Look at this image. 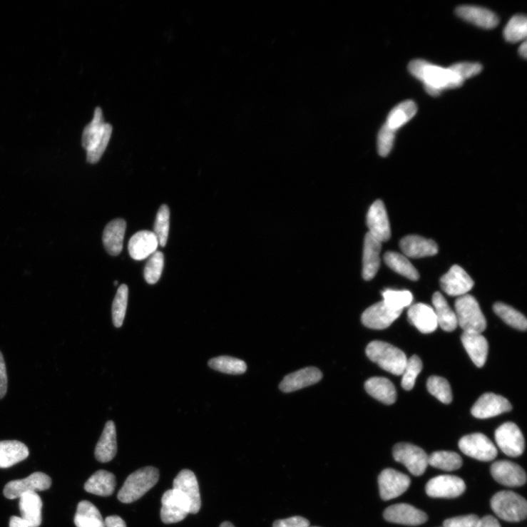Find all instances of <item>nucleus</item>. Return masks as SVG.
Wrapping results in <instances>:
<instances>
[{
	"instance_id": "obj_1",
	"label": "nucleus",
	"mask_w": 527,
	"mask_h": 527,
	"mask_svg": "<svg viewBox=\"0 0 527 527\" xmlns=\"http://www.w3.org/2000/svg\"><path fill=\"white\" fill-rule=\"evenodd\" d=\"M113 133V127L106 123L102 110L96 108L93 121L82 134V146L87 151V160L96 163L101 158Z\"/></svg>"
},
{
	"instance_id": "obj_2",
	"label": "nucleus",
	"mask_w": 527,
	"mask_h": 527,
	"mask_svg": "<svg viewBox=\"0 0 527 527\" xmlns=\"http://www.w3.org/2000/svg\"><path fill=\"white\" fill-rule=\"evenodd\" d=\"M368 357L380 368L396 376L402 375L407 362L405 353L384 342H371L366 350Z\"/></svg>"
},
{
	"instance_id": "obj_3",
	"label": "nucleus",
	"mask_w": 527,
	"mask_h": 527,
	"mask_svg": "<svg viewBox=\"0 0 527 527\" xmlns=\"http://www.w3.org/2000/svg\"><path fill=\"white\" fill-rule=\"evenodd\" d=\"M159 471L153 466L140 469L126 479L118 498L123 503H131L143 497L158 481Z\"/></svg>"
},
{
	"instance_id": "obj_4",
	"label": "nucleus",
	"mask_w": 527,
	"mask_h": 527,
	"mask_svg": "<svg viewBox=\"0 0 527 527\" xmlns=\"http://www.w3.org/2000/svg\"><path fill=\"white\" fill-rule=\"evenodd\" d=\"M458 324L464 332L482 334L487 327L486 319L476 299L469 295L459 297L455 302Z\"/></svg>"
},
{
	"instance_id": "obj_5",
	"label": "nucleus",
	"mask_w": 527,
	"mask_h": 527,
	"mask_svg": "<svg viewBox=\"0 0 527 527\" xmlns=\"http://www.w3.org/2000/svg\"><path fill=\"white\" fill-rule=\"evenodd\" d=\"M491 507L498 518L508 522H519L526 518V499L513 491L497 492L491 498Z\"/></svg>"
},
{
	"instance_id": "obj_6",
	"label": "nucleus",
	"mask_w": 527,
	"mask_h": 527,
	"mask_svg": "<svg viewBox=\"0 0 527 527\" xmlns=\"http://www.w3.org/2000/svg\"><path fill=\"white\" fill-rule=\"evenodd\" d=\"M427 93L433 96H439L441 91L460 88L464 83L450 68H443L428 63L421 78Z\"/></svg>"
},
{
	"instance_id": "obj_7",
	"label": "nucleus",
	"mask_w": 527,
	"mask_h": 527,
	"mask_svg": "<svg viewBox=\"0 0 527 527\" xmlns=\"http://www.w3.org/2000/svg\"><path fill=\"white\" fill-rule=\"evenodd\" d=\"M160 518L164 523L182 521L190 513V506L187 497L180 491H166L161 499Z\"/></svg>"
},
{
	"instance_id": "obj_8",
	"label": "nucleus",
	"mask_w": 527,
	"mask_h": 527,
	"mask_svg": "<svg viewBox=\"0 0 527 527\" xmlns=\"http://www.w3.org/2000/svg\"><path fill=\"white\" fill-rule=\"evenodd\" d=\"M394 457L414 476H422L429 465V456L426 452L410 443L396 444L394 449Z\"/></svg>"
},
{
	"instance_id": "obj_9",
	"label": "nucleus",
	"mask_w": 527,
	"mask_h": 527,
	"mask_svg": "<svg viewBox=\"0 0 527 527\" xmlns=\"http://www.w3.org/2000/svg\"><path fill=\"white\" fill-rule=\"evenodd\" d=\"M459 446L465 455L482 461H491L498 454L493 443L481 433L462 437L459 442Z\"/></svg>"
},
{
	"instance_id": "obj_10",
	"label": "nucleus",
	"mask_w": 527,
	"mask_h": 527,
	"mask_svg": "<svg viewBox=\"0 0 527 527\" xmlns=\"http://www.w3.org/2000/svg\"><path fill=\"white\" fill-rule=\"evenodd\" d=\"M495 439L499 449L508 456L518 457L524 451L523 436L513 423L508 422L499 426L495 431Z\"/></svg>"
},
{
	"instance_id": "obj_11",
	"label": "nucleus",
	"mask_w": 527,
	"mask_h": 527,
	"mask_svg": "<svg viewBox=\"0 0 527 527\" xmlns=\"http://www.w3.org/2000/svg\"><path fill=\"white\" fill-rule=\"evenodd\" d=\"M378 483L380 496L383 501H387L406 492L410 486L411 480L399 471L386 469L379 475Z\"/></svg>"
},
{
	"instance_id": "obj_12",
	"label": "nucleus",
	"mask_w": 527,
	"mask_h": 527,
	"mask_svg": "<svg viewBox=\"0 0 527 527\" xmlns=\"http://www.w3.org/2000/svg\"><path fill=\"white\" fill-rule=\"evenodd\" d=\"M51 485V479L42 473H35L24 479L9 482L4 493L6 498L15 499L24 493L45 491Z\"/></svg>"
},
{
	"instance_id": "obj_13",
	"label": "nucleus",
	"mask_w": 527,
	"mask_h": 527,
	"mask_svg": "<svg viewBox=\"0 0 527 527\" xmlns=\"http://www.w3.org/2000/svg\"><path fill=\"white\" fill-rule=\"evenodd\" d=\"M465 490L464 481L453 476L435 477L426 486V493L434 498H456L464 493Z\"/></svg>"
},
{
	"instance_id": "obj_14",
	"label": "nucleus",
	"mask_w": 527,
	"mask_h": 527,
	"mask_svg": "<svg viewBox=\"0 0 527 527\" xmlns=\"http://www.w3.org/2000/svg\"><path fill=\"white\" fill-rule=\"evenodd\" d=\"M444 292L450 296L461 297L468 293L474 286V282L467 272L459 265H454L440 280Z\"/></svg>"
},
{
	"instance_id": "obj_15",
	"label": "nucleus",
	"mask_w": 527,
	"mask_h": 527,
	"mask_svg": "<svg viewBox=\"0 0 527 527\" xmlns=\"http://www.w3.org/2000/svg\"><path fill=\"white\" fill-rule=\"evenodd\" d=\"M511 409V404L506 398L488 393L479 398L471 408V412L477 419H486L510 411Z\"/></svg>"
},
{
	"instance_id": "obj_16",
	"label": "nucleus",
	"mask_w": 527,
	"mask_h": 527,
	"mask_svg": "<svg viewBox=\"0 0 527 527\" xmlns=\"http://www.w3.org/2000/svg\"><path fill=\"white\" fill-rule=\"evenodd\" d=\"M491 474L494 480L508 487H519L526 483L525 471L519 465L508 461H499L491 467Z\"/></svg>"
},
{
	"instance_id": "obj_17",
	"label": "nucleus",
	"mask_w": 527,
	"mask_h": 527,
	"mask_svg": "<svg viewBox=\"0 0 527 527\" xmlns=\"http://www.w3.org/2000/svg\"><path fill=\"white\" fill-rule=\"evenodd\" d=\"M173 489L182 492L188 499L190 513L196 514L201 508L202 501L200 486L195 474L192 471L183 469L173 483Z\"/></svg>"
},
{
	"instance_id": "obj_18",
	"label": "nucleus",
	"mask_w": 527,
	"mask_h": 527,
	"mask_svg": "<svg viewBox=\"0 0 527 527\" xmlns=\"http://www.w3.org/2000/svg\"><path fill=\"white\" fill-rule=\"evenodd\" d=\"M367 225L369 233L381 242L390 240V222L384 205L381 200L376 201L371 206L367 214Z\"/></svg>"
},
{
	"instance_id": "obj_19",
	"label": "nucleus",
	"mask_w": 527,
	"mask_h": 527,
	"mask_svg": "<svg viewBox=\"0 0 527 527\" xmlns=\"http://www.w3.org/2000/svg\"><path fill=\"white\" fill-rule=\"evenodd\" d=\"M402 312L394 311L382 301L373 305L362 315L363 324L371 329H384L390 327Z\"/></svg>"
},
{
	"instance_id": "obj_20",
	"label": "nucleus",
	"mask_w": 527,
	"mask_h": 527,
	"mask_svg": "<svg viewBox=\"0 0 527 527\" xmlns=\"http://www.w3.org/2000/svg\"><path fill=\"white\" fill-rule=\"evenodd\" d=\"M386 521L409 526H419L426 522L428 516L410 505L401 503L387 508L384 512Z\"/></svg>"
},
{
	"instance_id": "obj_21",
	"label": "nucleus",
	"mask_w": 527,
	"mask_h": 527,
	"mask_svg": "<svg viewBox=\"0 0 527 527\" xmlns=\"http://www.w3.org/2000/svg\"><path fill=\"white\" fill-rule=\"evenodd\" d=\"M158 240L154 232L140 231L135 233L128 243V252L132 259L144 260L157 252Z\"/></svg>"
},
{
	"instance_id": "obj_22",
	"label": "nucleus",
	"mask_w": 527,
	"mask_h": 527,
	"mask_svg": "<svg viewBox=\"0 0 527 527\" xmlns=\"http://www.w3.org/2000/svg\"><path fill=\"white\" fill-rule=\"evenodd\" d=\"M407 315L409 322L422 334H431L438 327L434 310L429 305L424 303L412 305Z\"/></svg>"
},
{
	"instance_id": "obj_23",
	"label": "nucleus",
	"mask_w": 527,
	"mask_h": 527,
	"mask_svg": "<svg viewBox=\"0 0 527 527\" xmlns=\"http://www.w3.org/2000/svg\"><path fill=\"white\" fill-rule=\"evenodd\" d=\"M322 378V374L318 369L309 367L286 376L280 387L283 392L291 393L314 384Z\"/></svg>"
},
{
	"instance_id": "obj_24",
	"label": "nucleus",
	"mask_w": 527,
	"mask_h": 527,
	"mask_svg": "<svg viewBox=\"0 0 527 527\" xmlns=\"http://www.w3.org/2000/svg\"><path fill=\"white\" fill-rule=\"evenodd\" d=\"M400 247L406 257L411 258L431 257L438 252V246L434 241L417 235L403 238Z\"/></svg>"
},
{
	"instance_id": "obj_25",
	"label": "nucleus",
	"mask_w": 527,
	"mask_h": 527,
	"mask_svg": "<svg viewBox=\"0 0 527 527\" xmlns=\"http://www.w3.org/2000/svg\"><path fill=\"white\" fill-rule=\"evenodd\" d=\"M126 230V222L121 218L111 221L106 227L103 234V242L110 255L116 257L122 252Z\"/></svg>"
},
{
	"instance_id": "obj_26",
	"label": "nucleus",
	"mask_w": 527,
	"mask_h": 527,
	"mask_svg": "<svg viewBox=\"0 0 527 527\" xmlns=\"http://www.w3.org/2000/svg\"><path fill=\"white\" fill-rule=\"evenodd\" d=\"M382 242L369 232L364 240L363 277L367 281L373 280L380 265Z\"/></svg>"
},
{
	"instance_id": "obj_27",
	"label": "nucleus",
	"mask_w": 527,
	"mask_h": 527,
	"mask_svg": "<svg viewBox=\"0 0 527 527\" xmlns=\"http://www.w3.org/2000/svg\"><path fill=\"white\" fill-rule=\"evenodd\" d=\"M41 498L36 492L26 493L19 497L21 518L30 527H39L42 522Z\"/></svg>"
},
{
	"instance_id": "obj_28",
	"label": "nucleus",
	"mask_w": 527,
	"mask_h": 527,
	"mask_svg": "<svg viewBox=\"0 0 527 527\" xmlns=\"http://www.w3.org/2000/svg\"><path fill=\"white\" fill-rule=\"evenodd\" d=\"M118 453L116 427L113 421H108L98 441L95 456L101 463L112 461Z\"/></svg>"
},
{
	"instance_id": "obj_29",
	"label": "nucleus",
	"mask_w": 527,
	"mask_h": 527,
	"mask_svg": "<svg viewBox=\"0 0 527 527\" xmlns=\"http://www.w3.org/2000/svg\"><path fill=\"white\" fill-rule=\"evenodd\" d=\"M461 342L473 362L481 368L486 364L488 344L486 339L481 334L475 332H463Z\"/></svg>"
},
{
	"instance_id": "obj_30",
	"label": "nucleus",
	"mask_w": 527,
	"mask_h": 527,
	"mask_svg": "<svg viewBox=\"0 0 527 527\" xmlns=\"http://www.w3.org/2000/svg\"><path fill=\"white\" fill-rule=\"evenodd\" d=\"M30 452L24 443L17 440L0 441V468L6 469L25 460Z\"/></svg>"
},
{
	"instance_id": "obj_31",
	"label": "nucleus",
	"mask_w": 527,
	"mask_h": 527,
	"mask_svg": "<svg viewBox=\"0 0 527 527\" xmlns=\"http://www.w3.org/2000/svg\"><path fill=\"white\" fill-rule=\"evenodd\" d=\"M367 393L375 399L387 405L393 404L397 399L394 384L384 377H373L365 383Z\"/></svg>"
},
{
	"instance_id": "obj_32",
	"label": "nucleus",
	"mask_w": 527,
	"mask_h": 527,
	"mask_svg": "<svg viewBox=\"0 0 527 527\" xmlns=\"http://www.w3.org/2000/svg\"><path fill=\"white\" fill-rule=\"evenodd\" d=\"M456 14L461 19L485 29H494L498 24V16L486 9L464 6L456 9Z\"/></svg>"
},
{
	"instance_id": "obj_33",
	"label": "nucleus",
	"mask_w": 527,
	"mask_h": 527,
	"mask_svg": "<svg viewBox=\"0 0 527 527\" xmlns=\"http://www.w3.org/2000/svg\"><path fill=\"white\" fill-rule=\"evenodd\" d=\"M116 488V476L105 470L96 471L85 484V490L87 492L101 496L113 494Z\"/></svg>"
},
{
	"instance_id": "obj_34",
	"label": "nucleus",
	"mask_w": 527,
	"mask_h": 527,
	"mask_svg": "<svg viewBox=\"0 0 527 527\" xmlns=\"http://www.w3.org/2000/svg\"><path fill=\"white\" fill-rule=\"evenodd\" d=\"M438 325L446 332H452L458 326L456 314L450 308L445 297L439 292L434 293L432 299Z\"/></svg>"
},
{
	"instance_id": "obj_35",
	"label": "nucleus",
	"mask_w": 527,
	"mask_h": 527,
	"mask_svg": "<svg viewBox=\"0 0 527 527\" xmlns=\"http://www.w3.org/2000/svg\"><path fill=\"white\" fill-rule=\"evenodd\" d=\"M74 523L76 527H106L101 513L88 501L78 503Z\"/></svg>"
},
{
	"instance_id": "obj_36",
	"label": "nucleus",
	"mask_w": 527,
	"mask_h": 527,
	"mask_svg": "<svg viewBox=\"0 0 527 527\" xmlns=\"http://www.w3.org/2000/svg\"><path fill=\"white\" fill-rule=\"evenodd\" d=\"M387 265L397 273L411 281L419 280V273L406 257L394 252H388L384 256Z\"/></svg>"
},
{
	"instance_id": "obj_37",
	"label": "nucleus",
	"mask_w": 527,
	"mask_h": 527,
	"mask_svg": "<svg viewBox=\"0 0 527 527\" xmlns=\"http://www.w3.org/2000/svg\"><path fill=\"white\" fill-rule=\"evenodd\" d=\"M417 111L418 108L414 102L404 101L392 111L386 124L396 131L409 122L417 113Z\"/></svg>"
},
{
	"instance_id": "obj_38",
	"label": "nucleus",
	"mask_w": 527,
	"mask_h": 527,
	"mask_svg": "<svg viewBox=\"0 0 527 527\" xmlns=\"http://www.w3.org/2000/svg\"><path fill=\"white\" fill-rule=\"evenodd\" d=\"M208 365L215 371L228 374H242L247 370V365L242 360L229 356L213 358Z\"/></svg>"
},
{
	"instance_id": "obj_39",
	"label": "nucleus",
	"mask_w": 527,
	"mask_h": 527,
	"mask_svg": "<svg viewBox=\"0 0 527 527\" xmlns=\"http://www.w3.org/2000/svg\"><path fill=\"white\" fill-rule=\"evenodd\" d=\"M493 309L495 314L508 325L521 331L526 329V317L516 309L502 302L495 303Z\"/></svg>"
},
{
	"instance_id": "obj_40",
	"label": "nucleus",
	"mask_w": 527,
	"mask_h": 527,
	"mask_svg": "<svg viewBox=\"0 0 527 527\" xmlns=\"http://www.w3.org/2000/svg\"><path fill=\"white\" fill-rule=\"evenodd\" d=\"M429 464L445 471L460 469L463 461L460 455L452 451H436L429 456Z\"/></svg>"
},
{
	"instance_id": "obj_41",
	"label": "nucleus",
	"mask_w": 527,
	"mask_h": 527,
	"mask_svg": "<svg viewBox=\"0 0 527 527\" xmlns=\"http://www.w3.org/2000/svg\"><path fill=\"white\" fill-rule=\"evenodd\" d=\"M427 389L443 404H449L452 402L453 395L449 382L440 377H431L427 382Z\"/></svg>"
},
{
	"instance_id": "obj_42",
	"label": "nucleus",
	"mask_w": 527,
	"mask_h": 527,
	"mask_svg": "<svg viewBox=\"0 0 527 527\" xmlns=\"http://www.w3.org/2000/svg\"><path fill=\"white\" fill-rule=\"evenodd\" d=\"M383 302L390 309L403 312V309L410 306L413 301L412 294L409 291H396L386 290L382 292Z\"/></svg>"
},
{
	"instance_id": "obj_43",
	"label": "nucleus",
	"mask_w": 527,
	"mask_h": 527,
	"mask_svg": "<svg viewBox=\"0 0 527 527\" xmlns=\"http://www.w3.org/2000/svg\"><path fill=\"white\" fill-rule=\"evenodd\" d=\"M170 209L168 205H163L157 213L153 232L161 247H165L166 243H168L170 232Z\"/></svg>"
},
{
	"instance_id": "obj_44",
	"label": "nucleus",
	"mask_w": 527,
	"mask_h": 527,
	"mask_svg": "<svg viewBox=\"0 0 527 527\" xmlns=\"http://www.w3.org/2000/svg\"><path fill=\"white\" fill-rule=\"evenodd\" d=\"M527 19L523 15L514 16L507 24L504 36L507 41L518 42L526 37Z\"/></svg>"
},
{
	"instance_id": "obj_45",
	"label": "nucleus",
	"mask_w": 527,
	"mask_h": 527,
	"mask_svg": "<svg viewBox=\"0 0 527 527\" xmlns=\"http://www.w3.org/2000/svg\"><path fill=\"white\" fill-rule=\"evenodd\" d=\"M423 369V364L420 357L413 355L407 359V362L402 374L401 386L405 391H411L414 386L416 379Z\"/></svg>"
},
{
	"instance_id": "obj_46",
	"label": "nucleus",
	"mask_w": 527,
	"mask_h": 527,
	"mask_svg": "<svg viewBox=\"0 0 527 527\" xmlns=\"http://www.w3.org/2000/svg\"><path fill=\"white\" fill-rule=\"evenodd\" d=\"M128 300V288L127 285H121L116 294L113 305V319L114 325L121 327L124 322Z\"/></svg>"
},
{
	"instance_id": "obj_47",
	"label": "nucleus",
	"mask_w": 527,
	"mask_h": 527,
	"mask_svg": "<svg viewBox=\"0 0 527 527\" xmlns=\"http://www.w3.org/2000/svg\"><path fill=\"white\" fill-rule=\"evenodd\" d=\"M164 267V256L161 252H156L149 259L145 267L144 275L149 285L156 284L160 279Z\"/></svg>"
},
{
	"instance_id": "obj_48",
	"label": "nucleus",
	"mask_w": 527,
	"mask_h": 527,
	"mask_svg": "<svg viewBox=\"0 0 527 527\" xmlns=\"http://www.w3.org/2000/svg\"><path fill=\"white\" fill-rule=\"evenodd\" d=\"M396 131L387 124L381 128L377 142L378 152L381 156L386 157L391 153L394 146Z\"/></svg>"
},
{
	"instance_id": "obj_49",
	"label": "nucleus",
	"mask_w": 527,
	"mask_h": 527,
	"mask_svg": "<svg viewBox=\"0 0 527 527\" xmlns=\"http://www.w3.org/2000/svg\"><path fill=\"white\" fill-rule=\"evenodd\" d=\"M449 68L461 80L464 81L479 74L482 71L483 67L479 63H461L453 65Z\"/></svg>"
},
{
	"instance_id": "obj_50",
	"label": "nucleus",
	"mask_w": 527,
	"mask_h": 527,
	"mask_svg": "<svg viewBox=\"0 0 527 527\" xmlns=\"http://www.w3.org/2000/svg\"><path fill=\"white\" fill-rule=\"evenodd\" d=\"M480 521L477 515L471 514L449 518L444 521V527H477Z\"/></svg>"
},
{
	"instance_id": "obj_51",
	"label": "nucleus",
	"mask_w": 527,
	"mask_h": 527,
	"mask_svg": "<svg viewBox=\"0 0 527 527\" xmlns=\"http://www.w3.org/2000/svg\"><path fill=\"white\" fill-rule=\"evenodd\" d=\"M310 522L301 516H295L286 519L275 521L272 527H308Z\"/></svg>"
},
{
	"instance_id": "obj_52",
	"label": "nucleus",
	"mask_w": 527,
	"mask_h": 527,
	"mask_svg": "<svg viewBox=\"0 0 527 527\" xmlns=\"http://www.w3.org/2000/svg\"><path fill=\"white\" fill-rule=\"evenodd\" d=\"M8 392V375L4 357L0 352V400L3 399Z\"/></svg>"
},
{
	"instance_id": "obj_53",
	"label": "nucleus",
	"mask_w": 527,
	"mask_h": 527,
	"mask_svg": "<svg viewBox=\"0 0 527 527\" xmlns=\"http://www.w3.org/2000/svg\"><path fill=\"white\" fill-rule=\"evenodd\" d=\"M428 63V62L422 60L413 61L409 65V71L412 76L421 81L424 71Z\"/></svg>"
},
{
	"instance_id": "obj_54",
	"label": "nucleus",
	"mask_w": 527,
	"mask_h": 527,
	"mask_svg": "<svg viewBox=\"0 0 527 527\" xmlns=\"http://www.w3.org/2000/svg\"><path fill=\"white\" fill-rule=\"evenodd\" d=\"M104 523L106 527H127L124 520L118 516H108Z\"/></svg>"
},
{
	"instance_id": "obj_55",
	"label": "nucleus",
	"mask_w": 527,
	"mask_h": 527,
	"mask_svg": "<svg viewBox=\"0 0 527 527\" xmlns=\"http://www.w3.org/2000/svg\"><path fill=\"white\" fill-rule=\"evenodd\" d=\"M477 527H501V525L493 516H486L480 519Z\"/></svg>"
},
{
	"instance_id": "obj_56",
	"label": "nucleus",
	"mask_w": 527,
	"mask_h": 527,
	"mask_svg": "<svg viewBox=\"0 0 527 527\" xmlns=\"http://www.w3.org/2000/svg\"><path fill=\"white\" fill-rule=\"evenodd\" d=\"M10 527H30L21 517L12 516L10 519Z\"/></svg>"
},
{
	"instance_id": "obj_57",
	"label": "nucleus",
	"mask_w": 527,
	"mask_h": 527,
	"mask_svg": "<svg viewBox=\"0 0 527 527\" xmlns=\"http://www.w3.org/2000/svg\"><path fill=\"white\" fill-rule=\"evenodd\" d=\"M519 53L521 54V56L523 57L524 59L526 58L527 56V45L526 42L524 41L523 44L519 48Z\"/></svg>"
},
{
	"instance_id": "obj_58",
	"label": "nucleus",
	"mask_w": 527,
	"mask_h": 527,
	"mask_svg": "<svg viewBox=\"0 0 527 527\" xmlns=\"http://www.w3.org/2000/svg\"><path fill=\"white\" fill-rule=\"evenodd\" d=\"M220 527H235V526L229 521H225L224 523H222L220 525Z\"/></svg>"
},
{
	"instance_id": "obj_59",
	"label": "nucleus",
	"mask_w": 527,
	"mask_h": 527,
	"mask_svg": "<svg viewBox=\"0 0 527 527\" xmlns=\"http://www.w3.org/2000/svg\"><path fill=\"white\" fill-rule=\"evenodd\" d=\"M118 285V282L117 281H116L115 285L117 286Z\"/></svg>"
},
{
	"instance_id": "obj_60",
	"label": "nucleus",
	"mask_w": 527,
	"mask_h": 527,
	"mask_svg": "<svg viewBox=\"0 0 527 527\" xmlns=\"http://www.w3.org/2000/svg\"><path fill=\"white\" fill-rule=\"evenodd\" d=\"M308 527H310V526H308ZM311 527H317V526H311Z\"/></svg>"
}]
</instances>
